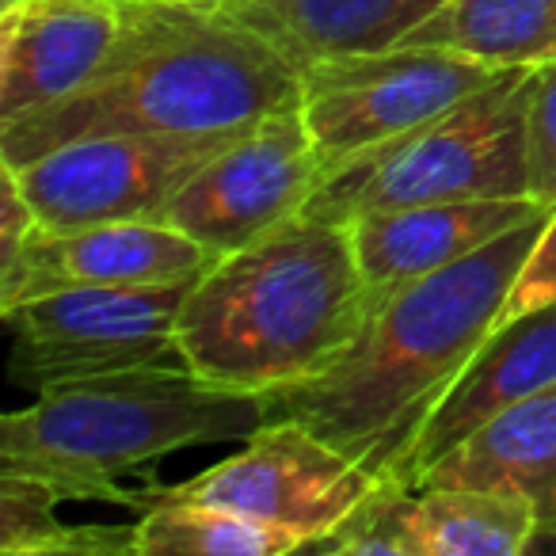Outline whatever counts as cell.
<instances>
[{
	"label": "cell",
	"instance_id": "obj_1",
	"mask_svg": "<svg viewBox=\"0 0 556 556\" xmlns=\"http://www.w3.org/2000/svg\"><path fill=\"white\" fill-rule=\"evenodd\" d=\"M545 222L548 214L515 225L465 260L386 294L355 348L320 378L270 396V412L305 424L378 480L401 484L427 419L500 328L510 282Z\"/></svg>",
	"mask_w": 556,
	"mask_h": 556
},
{
	"label": "cell",
	"instance_id": "obj_2",
	"mask_svg": "<svg viewBox=\"0 0 556 556\" xmlns=\"http://www.w3.org/2000/svg\"><path fill=\"white\" fill-rule=\"evenodd\" d=\"M302 103V70L214 4L126 0L108 62L65 100L0 130L24 164L96 134H240Z\"/></svg>",
	"mask_w": 556,
	"mask_h": 556
},
{
	"label": "cell",
	"instance_id": "obj_3",
	"mask_svg": "<svg viewBox=\"0 0 556 556\" xmlns=\"http://www.w3.org/2000/svg\"><path fill=\"white\" fill-rule=\"evenodd\" d=\"M381 302L351 225L302 214L194 278L176 320L179 358L210 386L270 401L340 363Z\"/></svg>",
	"mask_w": 556,
	"mask_h": 556
},
{
	"label": "cell",
	"instance_id": "obj_4",
	"mask_svg": "<svg viewBox=\"0 0 556 556\" xmlns=\"http://www.w3.org/2000/svg\"><path fill=\"white\" fill-rule=\"evenodd\" d=\"M270 416L267 396L210 386L187 366H138L62 381L9 412L0 419V469L42 477L65 500L118 503L141 515L161 484L130 488V472L187 446L248 442Z\"/></svg>",
	"mask_w": 556,
	"mask_h": 556
},
{
	"label": "cell",
	"instance_id": "obj_5",
	"mask_svg": "<svg viewBox=\"0 0 556 556\" xmlns=\"http://www.w3.org/2000/svg\"><path fill=\"white\" fill-rule=\"evenodd\" d=\"M541 65H515L431 123L404 130L332 168L305 217L355 222L374 210L454 199H530L526 118Z\"/></svg>",
	"mask_w": 556,
	"mask_h": 556
},
{
	"label": "cell",
	"instance_id": "obj_6",
	"mask_svg": "<svg viewBox=\"0 0 556 556\" xmlns=\"http://www.w3.org/2000/svg\"><path fill=\"white\" fill-rule=\"evenodd\" d=\"M191 282L168 287H73L4 309L12 332L9 374L42 393L62 381L184 366L176 320Z\"/></svg>",
	"mask_w": 556,
	"mask_h": 556
},
{
	"label": "cell",
	"instance_id": "obj_7",
	"mask_svg": "<svg viewBox=\"0 0 556 556\" xmlns=\"http://www.w3.org/2000/svg\"><path fill=\"white\" fill-rule=\"evenodd\" d=\"M507 70L439 47L340 54L302 70V115L325 176L343 161L431 123ZM320 176V179H325Z\"/></svg>",
	"mask_w": 556,
	"mask_h": 556
},
{
	"label": "cell",
	"instance_id": "obj_8",
	"mask_svg": "<svg viewBox=\"0 0 556 556\" xmlns=\"http://www.w3.org/2000/svg\"><path fill=\"white\" fill-rule=\"evenodd\" d=\"M240 134H96L0 164L16 172L42 229H80L161 217L172 194Z\"/></svg>",
	"mask_w": 556,
	"mask_h": 556
},
{
	"label": "cell",
	"instance_id": "obj_9",
	"mask_svg": "<svg viewBox=\"0 0 556 556\" xmlns=\"http://www.w3.org/2000/svg\"><path fill=\"white\" fill-rule=\"evenodd\" d=\"M378 484L363 462L317 431L290 416H270L240 454L161 492L244 510L298 533L309 548L340 530Z\"/></svg>",
	"mask_w": 556,
	"mask_h": 556
},
{
	"label": "cell",
	"instance_id": "obj_10",
	"mask_svg": "<svg viewBox=\"0 0 556 556\" xmlns=\"http://www.w3.org/2000/svg\"><path fill=\"white\" fill-rule=\"evenodd\" d=\"M320 176V153L298 108L267 115L210 156L164 206V222L214 255H229L305 214Z\"/></svg>",
	"mask_w": 556,
	"mask_h": 556
},
{
	"label": "cell",
	"instance_id": "obj_11",
	"mask_svg": "<svg viewBox=\"0 0 556 556\" xmlns=\"http://www.w3.org/2000/svg\"><path fill=\"white\" fill-rule=\"evenodd\" d=\"M217 255L164 217L35 229L27 248L0 267V313L27 298L73 287H168L194 282Z\"/></svg>",
	"mask_w": 556,
	"mask_h": 556
},
{
	"label": "cell",
	"instance_id": "obj_12",
	"mask_svg": "<svg viewBox=\"0 0 556 556\" xmlns=\"http://www.w3.org/2000/svg\"><path fill=\"white\" fill-rule=\"evenodd\" d=\"M123 24L126 0L0 4V130L92 80Z\"/></svg>",
	"mask_w": 556,
	"mask_h": 556
},
{
	"label": "cell",
	"instance_id": "obj_13",
	"mask_svg": "<svg viewBox=\"0 0 556 556\" xmlns=\"http://www.w3.org/2000/svg\"><path fill=\"white\" fill-rule=\"evenodd\" d=\"M556 386V305L522 313L515 320H503L477 355L465 363L450 393L427 419L416 450L401 469V488L419 492L427 472L462 446L469 434H477L488 419L507 412L510 404Z\"/></svg>",
	"mask_w": 556,
	"mask_h": 556
},
{
	"label": "cell",
	"instance_id": "obj_14",
	"mask_svg": "<svg viewBox=\"0 0 556 556\" xmlns=\"http://www.w3.org/2000/svg\"><path fill=\"white\" fill-rule=\"evenodd\" d=\"M541 214L548 210L533 199H454L374 210L348 225L366 282L378 294H393Z\"/></svg>",
	"mask_w": 556,
	"mask_h": 556
},
{
	"label": "cell",
	"instance_id": "obj_15",
	"mask_svg": "<svg viewBox=\"0 0 556 556\" xmlns=\"http://www.w3.org/2000/svg\"><path fill=\"white\" fill-rule=\"evenodd\" d=\"M427 484L507 488L526 495L538 507L530 553H556V386L488 419L427 472Z\"/></svg>",
	"mask_w": 556,
	"mask_h": 556
},
{
	"label": "cell",
	"instance_id": "obj_16",
	"mask_svg": "<svg viewBox=\"0 0 556 556\" xmlns=\"http://www.w3.org/2000/svg\"><path fill=\"white\" fill-rule=\"evenodd\" d=\"M450 0H225L214 9L260 31L298 70L404 42Z\"/></svg>",
	"mask_w": 556,
	"mask_h": 556
},
{
	"label": "cell",
	"instance_id": "obj_17",
	"mask_svg": "<svg viewBox=\"0 0 556 556\" xmlns=\"http://www.w3.org/2000/svg\"><path fill=\"white\" fill-rule=\"evenodd\" d=\"M416 556H526L538 507L507 488L427 484L412 495Z\"/></svg>",
	"mask_w": 556,
	"mask_h": 556
},
{
	"label": "cell",
	"instance_id": "obj_18",
	"mask_svg": "<svg viewBox=\"0 0 556 556\" xmlns=\"http://www.w3.org/2000/svg\"><path fill=\"white\" fill-rule=\"evenodd\" d=\"M396 47H439L477 62L515 65L556 62V0H450Z\"/></svg>",
	"mask_w": 556,
	"mask_h": 556
},
{
	"label": "cell",
	"instance_id": "obj_19",
	"mask_svg": "<svg viewBox=\"0 0 556 556\" xmlns=\"http://www.w3.org/2000/svg\"><path fill=\"white\" fill-rule=\"evenodd\" d=\"M302 548L298 533L275 522L168 492L134 522V556H287Z\"/></svg>",
	"mask_w": 556,
	"mask_h": 556
},
{
	"label": "cell",
	"instance_id": "obj_20",
	"mask_svg": "<svg viewBox=\"0 0 556 556\" xmlns=\"http://www.w3.org/2000/svg\"><path fill=\"white\" fill-rule=\"evenodd\" d=\"M65 495L42 477L0 469V553L4 556H134V526L65 522Z\"/></svg>",
	"mask_w": 556,
	"mask_h": 556
},
{
	"label": "cell",
	"instance_id": "obj_21",
	"mask_svg": "<svg viewBox=\"0 0 556 556\" xmlns=\"http://www.w3.org/2000/svg\"><path fill=\"white\" fill-rule=\"evenodd\" d=\"M412 495L408 488L381 480L378 492L348 518L336 533L309 548L320 553H340V556H416V541H412Z\"/></svg>",
	"mask_w": 556,
	"mask_h": 556
},
{
	"label": "cell",
	"instance_id": "obj_22",
	"mask_svg": "<svg viewBox=\"0 0 556 556\" xmlns=\"http://www.w3.org/2000/svg\"><path fill=\"white\" fill-rule=\"evenodd\" d=\"M526 179L530 199L556 210V62L541 65L530 96V118H526Z\"/></svg>",
	"mask_w": 556,
	"mask_h": 556
},
{
	"label": "cell",
	"instance_id": "obj_23",
	"mask_svg": "<svg viewBox=\"0 0 556 556\" xmlns=\"http://www.w3.org/2000/svg\"><path fill=\"white\" fill-rule=\"evenodd\" d=\"M545 305H556V210L548 214L545 229H541V237L533 240L530 255L522 260L515 282H510L507 305H503V320H515V317H522V313L545 309Z\"/></svg>",
	"mask_w": 556,
	"mask_h": 556
},
{
	"label": "cell",
	"instance_id": "obj_24",
	"mask_svg": "<svg viewBox=\"0 0 556 556\" xmlns=\"http://www.w3.org/2000/svg\"><path fill=\"white\" fill-rule=\"evenodd\" d=\"M184 4H225V0H184Z\"/></svg>",
	"mask_w": 556,
	"mask_h": 556
},
{
	"label": "cell",
	"instance_id": "obj_25",
	"mask_svg": "<svg viewBox=\"0 0 556 556\" xmlns=\"http://www.w3.org/2000/svg\"><path fill=\"white\" fill-rule=\"evenodd\" d=\"M0 4H9V0H0Z\"/></svg>",
	"mask_w": 556,
	"mask_h": 556
}]
</instances>
